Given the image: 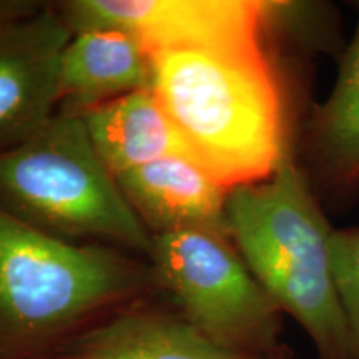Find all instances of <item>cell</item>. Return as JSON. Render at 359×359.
I'll list each match as a JSON object with an SVG mask.
<instances>
[{
	"mask_svg": "<svg viewBox=\"0 0 359 359\" xmlns=\"http://www.w3.org/2000/svg\"><path fill=\"white\" fill-rule=\"evenodd\" d=\"M154 92L193 160L231 190L269 177L298 118L266 42L154 55Z\"/></svg>",
	"mask_w": 359,
	"mask_h": 359,
	"instance_id": "cell-1",
	"label": "cell"
},
{
	"mask_svg": "<svg viewBox=\"0 0 359 359\" xmlns=\"http://www.w3.org/2000/svg\"><path fill=\"white\" fill-rule=\"evenodd\" d=\"M224 219L251 273L302 326L318 359H358L334 280V226L294 148L269 177L228 190Z\"/></svg>",
	"mask_w": 359,
	"mask_h": 359,
	"instance_id": "cell-2",
	"label": "cell"
},
{
	"mask_svg": "<svg viewBox=\"0 0 359 359\" xmlns=\"http://www.w3.org/2000/svg\"><path fill=\"white\" fill-rule=\"evenodd\" d=\"M154 283L150 266L120 250L62 240L0 210V359L39 358Z\"/></svg>",
	"mask_w": 359,
	"mask_h": 359,
	"instance_id": "cell-3",
	"label": "cell"
},
{
	"mask_svg": "<svg viewBox=\"0 0 359 359\" xmlns=\"http://www.w3.org/2000/svg\"><path fill=\"white\" fill-rule=\"evenodd\" d=\"M0 210L48 235L97 240L148 258L154 235L125 198L77 115H55L0 151Z\"/></svg>",
	"mask_w": 359,
	"mask_h": 359,
	"instance_id": "cell-4",
	"label": "cell"
},
{
	"mask_svg": "<svg viewBox=\"0 0 359 359\" xmlns=\"http://www.w3.org/2000/svg\"><path fill=\"white\" fill-rule=\"evenodd\" d=\"M156 285L185 320L219 346L251 356L285 353L283 313L224 230L191 228L154 236L148 255Z\"/></svg>",
	"mask_w": 359,
	"mask_h": 359,
	"instance_id": "cell-5",
	"label": "cell"
},
{
	"mask_svg": "<svg viewBox=\"0 0 359 359\" xmlns=\"http://www.w3.org/2000/svg\"><path fill=\"white\" fill-rule=\"evenodd\" d=\"M55 7L74 34L122 30L151 55L266 42L263 0H70Z\"/></svg>",
	"mask_w": 359,
	"mask_h": 359,
	"instance_id": "cell-6",
	"label": "cell"
},
{
	"mask_svg": "<svg viewBox=\"0 0 359 359\" xmlns=\"http://www.w3.org/2000/svg\"><path fill=\"white\" fill-rule=\"evenodd\" d=\"M72 29L57 7L0 22V151L57 114L58 69Z\"/></svg>",
	"mask_w": 359,
	"mask_h": 359,
	"instance_id": "cell-7",
	"label": "cell"
},
{
	"mask_svg": "<svg viewBox=\"0 0 359 359\" xmlns=\"http://www.w3.org/2000/svg\"><path fill=\"white\" fill-rule=\"evenodd\" d=\"M356 29L338 58L333 90L313 102L294 138V155L326 212L359 196V2Z\"/></svg>",
	"mask_w": 359,
	"mask_h": 359,
	"instance_id": "cell-8",
	"label": "cell"
},
{
	"mask_svg": "<svg viewBox=\"0 0 359 359\" xmlns=\"http://www.w3.org/2000/svg\"><path fill=\"white\" fill-rule=\"evenodd\" d=\"M154 55L133 35L115 29L75 32L58 69L57 111H87L140 90L154 88Z\"/></svg>",
	"mask_w": 359,
	"mask_h": 359,
	"instance_id": "cell-9",
	"label": "cell"
},
{
	"mask_svg": "<svg viewBox=\"0 0 359 359\" xmlns=\"http://www.w3.org/2000/svg\"><path fill=\"white\" fill-rule=\"evenodd\" d=\"M58 359H286L219 346L182 314L125 306L75 336Z\"/></svg>",
	"mask_w": 359,
	"mask_h": 359,
	"instance_id": "cell-10",
	"label": "cell"
},
{
	"mask_svg": "<svg viewBox=\"0 0 359 359\" xmlns=\"http://www.w3.org/2000/svg\"><path fill=\"white\" fill-rule=\"evenodd\" d=\"M151 235L213 228L226 230L228 190L195 161L170 156L115 177Z\"/></svg>",
	"mask_w": 359,
	"mask_h": 359,
	"instance_id": "cell-11",
	"label": "cell"
},
{
	"mask_svg": "<svg viewBox=\"0 0 359 359\" xmlns=\"http://www.w3.org/2000/svg\"><path fill=\"white\" fill-rule=\"evenodd\" d=\"M80 118L115 177L170 156L195 161L154 90L120 97Z\"/></svg>",
	"mask_w": 359,
	"mask_h": 359,
	"instance_id": "cell-12",
	"label": "cell"
},
{
	"mask_svg": "<svg viewBox=\"0 0 359 359\" xmlns=\"http://www.w3.org/2000/svg\"><path fill=\"white\" fill-rule=\"evenodd\" d=\"M264 39L269 50L278 48L294 60L320 53L339 58L346 47L338 11L330 2H266Z\"/></svg>",
	"mask_w": 359,
	"mask_h": 359,
	"instance_id": "cell-13",
	"label": "cell"
},
{
	"mask_svg": "<svg viewBox=\"0 0 359 359\" xmlns=\"http://www.w3.org/2000/svg\"><path fill=\"white\" fill-rule=\"evenodd\" d=\"M331 255L341 306L359 359V226L334 228Z\"/></svg>",
	"mask_w": 359,
	"mask_h": 359,
	"instance_id": "cell-14",
	"label": "cell"
}]
</instances>
